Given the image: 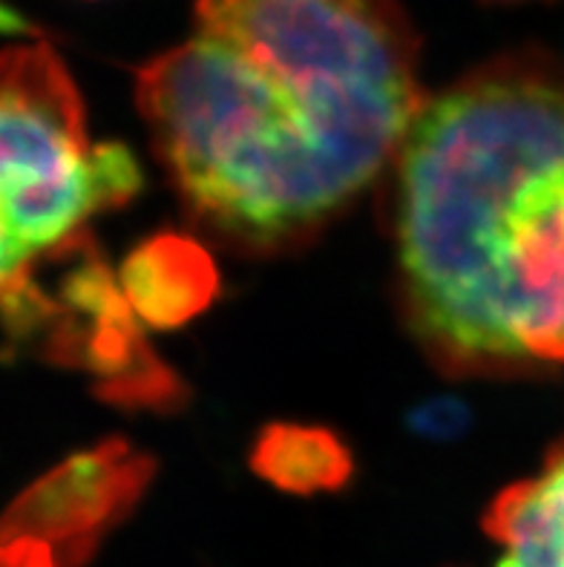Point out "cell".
Returning <instances> with one entry per match:
<instances>
[{
  "label": "cell",
  "mask_w": 564,
  "mask_h": 567,
  "mask_svg": "<svg viewBox=\"0 0 564 567\" xmlns=\"http://www.w3.org/2000/svg\"><path fill=\"white\" fill-rule=\"evenodd\" d=\"M119 286L142 326L180 329L214 302L219 271L214 257L185 234H156L124 259Z\"/></svg>",
  "instance_id": "obj_6"
},
{
  "label": "cell",
  "mask_w": 564,
  "mask_h": 567,
  "mask_svg": "<svg viewBox=\"0 0 564 567\" xmlns=\"http://www.w3.org/2000/svg\"><path fill=\"white\" fill-rule=\"evenodd\" d=\"M398 0H196L136 101L185 210L243 251L320 234L394 165L423 107Z\"/></svg>",
  "instance_id": "obj_1"
},
{
  "label": "cell",
  "mask_w": 564,
  "mask_h": 567,
  "mask_svg": "<svg viewBox=\"0 0 564 567\" xmlns=\"http://www.w3.org/2000/svg\"><path fill=\"white\" fill-rule=\"evenodd\" d=\"M486 533L501 550L495 567H564V439L536 475L499 493Z\"/></svg>",
  "instance_id": "obj_7"
},
{
  "label": "cell",
  "mask_w": 564,
  "mask_h": 567,
  "mask_svg": "<svg viewBox=\"0 0 564 567\" xmlns=\"http://www.w3.org/2000/svg\"><path fill=\"white\" fill-rule=\"evenodd\" d=\"M66 262L58 288L35 280L3 309L14 334L41 340L55 360L93 374L107 401L122 406L173 403L182 386L147 346L119 277L110 274L90 239H81Z\"/></svg>",
  "instance_id": "obj_4"
},
{
  "label": "cell",
  "mask_w": 564,
  "mask_h": 567,
  "mask_svg": "<svg viewBox=\"0 0 564 567\" xmlns=\"http://www.w3.org/2000/svg\"><path fill=\"white\" fill-rule=\"evenodd\" d=\"M0 32H3V35L29 32V23H23V18H18V14H14V9H9L7 3H0Z\"/></svg>",
  "instance_id": "obj_10"
},
{
  "label": "cell",
  "mask_w": 564,
  "mask_h": 567,
  "mask_svg": "<svg viewBox=\"0 0 564 567\" xmlns=\"http://www.w3.org/2000/svg\"><path fill=\"white\" fill-rule=\"evenodd\" d=\"M400 302L452 378L564 367V64L519 50L423 101L394 158Z\"/></svg>",
  "instance_id": "obj_2"
},
{
  "label": "cell",
  "mask_w": 564,
  "mask_h": 567,
  "mask_svg": "<svg viewBox=\"0 0 564 567\" xmlns=\"http://www.w3.org/2000/svg\"><path fill=\"white\" fill-rule=\"evenodd\" d=\"M153 464L124 441L72 455L0 513V567H79L133 511Z\"/></svg>",
  "instance_id": "obj_5"
},
{
  "label": "cell",
  "mask_w": 564,
  "mask_h": 567,
  "mask_svg": "<svg viewBox=\"0 0 564 567\" xmlns=\"http://www.w3.org/2000/svg\"><path fill=\"white\" fill-rule=\"evenodd\" d=\"M414 426L423 435L432 439H447L455 435L466 426V406L464 403L452 401V398H438V401L423 403V410L414 412Z\"/></svg>",
  "instance_id": "obj_9"
},
{
  "label": "cell",
  "mask_w": 564,
  "mask_h": 567,
  "mask_svg": "<svg viewBox=\"0 0 564 567\" xmlns=\"http://www.w3.org/2000/svg\"><path fill=\"white\" fill-rule=\"evenodd\" d=\"M250 464L265 482L286 493H329L351 478V453L335 432L320 426L274 424L254 444Z\"/></svg>",
  "instance_id": "obj_8"
},
{
  "label": "cell",
  "mask_w": 564,
  "mask_h": 567,
  "mask_svg": "<svg viewBox=\"0 0 564 567\" xmlns=\"http://www.w3.org/2000/svg\"><path fill=\"white\" fill-rule=\"evenodd\" d=\"M142 187L122 144H95L81 93L50 43L0 50V309Z\"/></svg>",
  "instance_id": "obj_3"
}]
</instances>
